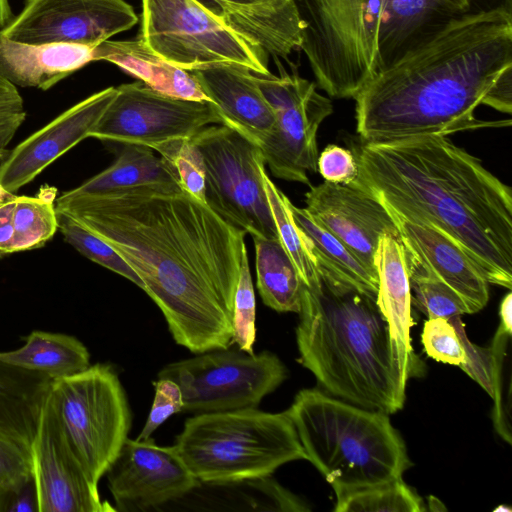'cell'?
Wrapping results in <instances>:
<instances>
[{
    "instance_id": "obj_1",
    "label": "cell",
    "mask_w": 512,
    "mask_h": 512,
    "mask_svg": "<svg viewBox=\"0 0 512 512\" xmlns=\"http://www.w3.org/2000/svg\"><path fill=\"white\" fill-rule=\"evenodd\" d=\"M55 206L131 266L178 345L199 354L234 344L232 317L247 254L245 230L179 185L102 195L66 191Z\"/></svg>"
},
{
    "instance_id": "obj_2",
    "label": "cell",
    "mask_w": 512,
    "mask_h": 512,
    "mask_svg": "<svg viewBox=\"0 0 512 512\" xmlns=\"http://www.w3.org/2000/svg\"><path fill=\"white\" fill-rule=\"evenodd\" d=\"M349 184L387 209L432 225L458 244L489 284L512 288V191L448 137L363 142Z\"/></svg>"
},
{
    "instance_id": "obj_3",
    "label": "cell",
    "mask_w": 512,
    "mask_h": 512,
    "mask_svg": "<svg viewBox=\"0 0 512 512\" xmlns=\"http://www.w3.org/2000/svg\"><path fill=\"white\" fill-rule=\"evenodd\" d=\"M512 64V16L467 15L377 73L354 98L363 142L449 135L510 126L475 116L494 80Z\"/></svg>"
},
{
    "instance_id": "obj_4",
    "label": "cell",
    "mask_w": 512,
    "mask_h": 512,
    "mask_svg": "<svg viewBox=\"0 0 512 512\" xmlns=\"http://www.w3.org/2000/svg\"><path fill=\"white\" fill-rule=\"evenodd\" d=\"M376 299L321 277L316 288L303 284L295 331L298 361L328 394L392 414L402 409L405 391Z\"/></svg>"
},
{
    "instance_id": "obj_5",
    "label": "cell",
    "mask_w": 512,
    "mask_h": 512,
    "mask_svg": "<svg viewBox=\"0 0 512 512\" xmlns=\"http://www.w3.org/2000/svg\"><path fill=\"white\" fill-rule=\"evenodd\" d=\"M287 412L306 460L333 490L396 480L411 466L405 443L385 412L318 388L300 390Z\"/></svg>"
},
{
    "instance_id": "obj_6",
    "label": "cell",
    "mask_w": 512,
    "mask_h": 512,
    "mask_svg": "<svg viewBox=\"0 0 512 512\" xmlns=\"http://www.w3.org/2000/svg\"><path fill=\"white\" fill-rule=\"evenodd\" d=\"M173 447L203 482L268 476L288 462L306 460L287 410L196 414L185 421Z\"/></svg>"
},
{
    "instance_id": "obj_7",
    "label": "cell",
    "mask_w": 512,
    "mask_h": 512,
    "mask_svg": "<svg viewBox=\"0 0 512 512\" xmlns=\"http://www.w3.org/2000/svg\"><path fill=\"white\" fill-rule=\"evenodd\" d=\"M299 48L317 85L330 97L355 98L376 75V35L382 0H293Z\"/></svg>"
},
{
    "instance_id": "obj_8",
    "label": "cell",
    "mask_w": 512,
    "mask_h": 512,
    "mask_svg": "<svg viewBox=\"0 0 512 512\" xmlns=\"http://www.w3.org/2000/svg\"><path fill=\"white\" fill-rule=\"evenodd\" d=\"M46 398L76 458L98 486L131 428V409L116 370L97 363L52 380Z\"/></svg>"
},
{
    "instance_id": "obj_9",
    "label": "cell",
    "mask_w": 512,
    "mask_h": 512,
    "mask_svg": "<svg viewBox=\"0 0 512 512\" xmlns=\"http://www.w3.org/2000/svg\"><path fill=\"white\" fill-rule=\"evenodd\" d=\"M145 44L168 63L187 71L236 64L269 74L267 54L196 0H142Z\"/></svg>"
},
{
    "instance_id": "obj_10",
    "label": "cell",
    "mask_w": 512,
    "mask_h": 512,
    "mask_svg": "<svg viewBox=\"0 0 512 512\" xmlns=\"http://www.w3.org/2000/svg\"><path fill=\"white\" fill-rule=\"evenodd\" d=\"M205 167V203L252 237L278 238L262 181L265 159L250 137L225 124L191 137Z\"/></svg>"
},
{
    "instance_id": "obj_11",
    "label": "cell",
    "mask_w": 512,
    "mask_h": 512,
    "mask_svg": "<svg viewBox=\"0 0 512 512\" xmlns=\"http://www.w3.org/2000/svg\"><path fill=\"white\" fill-rule=\"evenodd\" d=\"M287 375L283 362L270 351L248 354L228 348L171 362L157 377L178 384L182 412L201 414L257 408Z\"/></svg>"
},
{
    "instance_id": "obj_12",
    "label": "cell",
    "mask_w": 512,
    "mask_h": 512,
    "mask_svg": "<svg viewBox=\"0 0 512 512\" xmlns=\"http://www.w3.org/2000/svg\"><path fill=\"white\" fill-rule=\"evenodd\" d=\"M276 59L280 75L253 73L254 80L274 110L272 130L253 140L260 147L273 176L311 186L308 172H317V131L332 114L329 98L316 84L295 70L288 73Z\"/></svg>"
},
{
    "instance_id": "obj_13",
    "label": "cell",
    "mask_w": 512,
    "mask_h": 512,
    "mask_svg": "<svg viewBox=\"0 0 512 512\" xmlns=\"http://www.w3.org/2000/svg\"><path fill=\"white\" fill-rule=\"evenodd\" d=\"M209 124H223L212 102L172 97L137 81L116 87L89 137L152 148L171 139L191 138Z\"/></svg>"
},
{
    "instance_id": "obj_14",
    "label": "cell",
    "mask_w": 512,
    "mask_h": 512,
    "mask_svg": "<svg viewBox=\"0 0 512 512\" xmlns=\"http://www.w3.org/2000/svg\"><path fill=\"white\" fill-rule=\"evenodd\" d=\"M138 17L124 0H26L0 35L27 44L96 47L132 28Z\"/></svg>"
},
{
    "instance_id": "obj_15",
    "label": "cell",
    "mask_w": 512,
    "mask_h": 512,
    "mask_svg": "<svg viewBox=\"0 0 512 512\" xmlns=\"http://www.w3.org/2000/svg\"><path fill=\"white\" fill-rule=\"evenodd\" d=\"M116 511H159L198 480L172 446L127 438L106 472Z\"/></svg>"
},
{
    "instance_id": "obj_16",
    "label": "cell",
    "mask_w": 512,
    "mask_h": 512,
    "mask_svg": "<svg viewBox=\"0 0 512 512\" xmlns=\"http://www.w3.org/2000/svg\"><path fill=\"white\" fill-rule=\"evenodd\" d=\"M30 449L39 512L116 511L101 500L98 486L76 458L47 398Z\"/></svg>"
},
{
    "instance_id": "obj_17",
    "label": "cell",
    "mask_w": 512,
    "mask_h": 512,
    "mask_svg": "<svg viewBox=\"0 0 512 512\" xmlns=\"http://www.w3.org/2000/svg\"><path fill=\"white\" fill-rule=\"evenodd\" d=\"M305 203V209L319 224L375 272L374 255L381 236L399 237L385 206L357 187L324 181L310 186Z\"/></svg>"
},
{
    "instance_id": "obj_18",
    "label": "cell",
    "mask_w": 512,
    "mask_h": 512,
    "mask_svg": "<svg viewBox=\"0 0 512 512\" xmlns=\"http://www.w3.org/2000/svg\"><path fill=\"white\" fill-rule=\"evenodd\" d=\"M115 94L116 87L92 94L9 151L0 164V184L3 188L11 194L16 193L52 162L89 138Z\"/></svg>"
},
{
    "instance_id": "obj_19",
    "label": "cell",
    "mask_w": 512,
    "mask_h": 512,
    "mask_svg": "<svg viewBox=\"0 0 512 512\" xmlns=\"http://www.w3.org/2000/svg\"><path fill=\"white\" fill-rule=\"evenodd\" d=\"M387 210L405 248L408 266L452 288L466 303L470 314L482 310L489 301V283L463 249L432 225Z\"/></svg>"
},
{
    "instance_id": "obj_20",
    "label": "cell",
    "mask_w": 512,
    "mask_h": 512,
    "mask_svg": "<svg viewBox=\"0 0 512 512\" xmlns=\"http://www.w3.org/2000/svg\"><path fill=\"white\" fill-rule=\"evenodd\" d=\"M374 267L378 277L376 302L388 325L393 365L405 391L408 380L422 376L425 367L411 346L413 319L409 266L398 236H381L374 255Z\"/></svg>"
},
{
    "instance_id": "obj_21",
    "label": "cell",
    "mask_w": 512,
    "mask_h": 512,
    "mask_svg": "<svg viewBox=\"0 0 512 512\" xmlns=\"http://www.w3.org/2000/svg\"><path fill=\"white\" fill-rule=\"evenodd\" d=\"M464 16L466 0H382L376 74L426 45Z\"/></svg>"
},
{
    "instance_id": "obj_22",
    "label": "cell",
    "mask_w": 512,
    "mask_h": 512,
    "mask_svg": "<svg viewBox=\"0 0 512 512\" xmlns=\"http://www.w3.org/2000/svg\"><path fill=\"white\" fill-rule=\"evenodd\" d=\"M216 106L222 122L252 140L274 127L276 116L254 80L253 72L236 64H218L190 71Z\"/></svg>"
},
{
    "instance_id": "obj_23",
    "label": "cell",
    "mask_w": 512,
    "mask_h": 512,
    "mask_svg": "<svg viewBox=\"0 0 512 512\" xmlns=\"http://www.w3.org/2000/svg\"><path fill=\"white\" fill-rule=\"evenodd\" d=\"M225 25L274 58H285L301 42L293 0H196Z\"/></svg>"
},
{
    "instance_id": "obj_24",
    "label": "cell",
    "mask_w": 512,
    "mask_h": 512,
    "mask_svg": "<svg viewBox=\"0 0 512 512\" xmlns=\"http://www.w3.org/2000/svg\"><path fill=\"white\" fill-rule=\"evenodd\" d=\"M190 511L306 512L307 504L280 485L272 475L226 481H198L181 497L167 503Z\"/></svg>"
},
{
    "instance_id": "obj_25",
    "label": "cell",
    "mask_w": 512,
    "mask_h": 512,
    "mask_svg": "<svg viewBox=\"0 0 512 512\" xmlns=\"http://www.w3.org/2000/svg\"><path fill=\"white\" fill-rule=\"evenodd\" d=\"M94 47L27 44L0 35V76L15 86L48 90L93 61Z\"/></svg>"
},
{
    "instance_id": "obj_26",
    "label": "cell",
    "mask_w": 512,
    "mask_h": 512,
    "mask_svg": "<svg viewBox=\"0 0 512 512\" xmlns=\"http://www.w3.org/2000/svg\"><path fill=\"white\" fill-rule=\"evenodd\" d=\"M98 60L117 65L160 93L187 100L210 101L190 71L158 56L140 35L131 40L100 43L93 50V61Z\"/></svg>"
},
{
    "instance_id": "obj_27",
    "label": "cell",
    "mask_w": 512,
    "mask_h": 512,
    "mask_svg": "<svg viewBox=\"0 0 512 512\" xmlns=\"http://www.w3.org/2000/svg\"><path fill=\"white\" fill-rule=\"evenodd\" d=\"M320 277L377 297V273L368 268L344 243L319 224L305 208L292 204Z\"/></svg>"
},
{
    "instance_id": "obj_28",
    "label": "cell",
    "mask_w": 512,
    "mask_h": 512,
    "mask_svg": "<svg viewBox=\"0 0 512 512\" xmlns=\"http://www.w3.org/2000/svg\"><path fill=\"white\" fill-rule=\"evenodd\" d=\"M52 379L0 361V431L31 446Z\"/></svg>"
},
{
    "instance_id": "obj_29",
    "label": "cell",
    "mask_w": 512,
    "mask_h": 512,
    "mask_svg": "<svg viewBox=\"0 0 512 512\" xmlns=\"http://www.w3.org/2000/svg\"><path fill=\"white\" fill-rule=\"evenodd\" d=\"M25 344L0 352V361L43 373L52 380L79 373L90 366L86 346L74 336L35 330L23 338Z\"/></svg>"
},
{
    "instance_id": "obj_30",
    "label": "cell",
    "mask_w": 512,
    "mask_h": 512,
    "mask_svg": "<svg viewBox=\"0 0 512 512\" xmlns=\"http://www.w3.org/2000/svg\"><path fill=\"white\" fill-rule=\"evenodd\" d=\"M123 145L112 165L67 192L72 195H102L143 186L178 185L151 148Z\"/></svg>"
},
{
    "instance_id": "obj_31",
    "label": "cell",
    "mask_w": 512,
    "mask_h": 512,
    "mask_svg": "<svg viewBox=\"0 0 512 512\" xmlns=\"http://www.w3.org/2000/svg\"><path fill=\"white\" fill-rule=\"evenodd\" d=\"M252 238L256 284L263 303L277 312L299 313L303 282L279 238Z\"/></svg>"
},
{
    "instance_id": "obj_32",
    "label": "cell",
    "mask_w": 512,
    "mask_h": 512,
    "mask_svg": "<svg viewBox=\"0 0 512 512\" xmlns=\"http://www.w3.org/2000/svg\"><path fill=\"white\" fill-rule=\"evenodd\" d=\"M56 189L43 188L36 196H14L13 252L44 246L58 230Z\"/></svg>"
},
{
    "instance_id": "obj_33",
    "label": "cell",
    "mask_w": 512,
    "mask_h": 512,
    "mask_svg": "<svg viewBox=\"0 0 512 512\" xmlns=\"http://www.w3.org/2000/svg\"><path fill=\"white\" fill-rule=\"evenodd\" d=\"M262 181L282 246L294 263L303 284L308 288L318 287L320 276L307 240L294 220L291 201L270 179L266 170L262 172Z\"/></svg>"
},
{
    "instance_id": "obj_34",
    "label": "cell",
    "mask_w": 512,
    "mask_h": 512,
    "mask_svg": "<svg viewBox=\"0 0 512 512\" xmlns=\"http://www.w3.org/2000/svg\"><path fill=\"white\" fill-rule=\"evenodd\" d=\"M335 512H423L425 506L402 478L353 489L334 490Z\"/></svg>"
},
{
    "instance_id": "obj_35",
    "label": "cell",
    "mask_w": 512,
    "mask_h": 512,
    "mask_svg": "<svg viewBox=\"0 0 512 512\" xmlns=\"http://www.w3.org/2000/svg\"><path fill=\"white\" fill-rule=\"evenodd\" d=\"M492 363V419L496 432L507 443H512L511 429V334L498 328L489 347Z\"/></svg>"
},
{
    "instance_id": "obj_36",
    "label": "cell",
    "mask_w": 512,
    "mask_h": 512,
    "mask_svg": "<svg viewBox=\"0 0 512 512\" xmlns=\"http://www.w3.org/2000/svg\"><path fill=\"white\" fill-rule=\"evenodd\" d=\"M156 150L178 185L205 202V167L200 151L191 138H176L159 143Z\"/></svg>"
},
{
    "instance_id": "obj_37",
    "label": "cell",
    "mask_w": 512,
    "mask_h": 512,
    "mask_svg": "<svg viewBox=\"0 0 512 512\" xmlns=\"http://www.w3.org/2000/svg\"><path fill=\"white\" fill-rule=\"evenodd\" d=\"M58 229L64 240L89 260L109 269L144 289L131 266L105 241L71 218L58 214Z\"/></svg>"
},
{
    "instance_id": "obj_38",
    "label": "cell",
    "mask_w": 512,
    "mask_h": 512,
    "mask_svg": "<svg viewBox=\"0 0 512 512\" xmlns=\"http://www.w3.org/2000/svg\"><path fill=\"white\" fill-rule=\"evenodd\" d=\"M411 304L427 318L470 314L463 299L438 278L409 267Z\"/></svg>"
},
{
    "instance_id": "obj_39",
    "label": "cell",
    "mask_w": 512,
    "mask_h": 512,
    "mask_svg": "<svg viewBox=\"0 0 512 512\" xmlns=\"http://www.w3.org/2000/svg\"><path fill=\"white\" fill-rule=\"evenodd\" d=\"M466 336L460 316L428 318L423 324L421 342L430 358L461 367L467 360Z\"/></svg>"
},
{
    "instance_id": "obj_40",
    "label": "cell",
    "mask_w": 512,
    "mask_h": 512,
    "mask_svg": "<svg viewBox=\"0 0 512 512\" xmlns=\"http://www.w3.org/2000/svg\"><path fill=\"white\" fill-rule=\"evenodd\" d=\"M32 477L30 446L0 431V512L8 497Z\"/></svg>"
},
{
    "instance_id": "obj_41",
    "label": "cell",
    "mask_w": 512,
    "mask_h": 512,
    "mask_svg": "<svg viewBox=\"0 0 512 512\" xmlns=\"http://www.w3.org/2000/svg\"><path fill=\"white\" fill-rule=\"evenodd\" d=\"M256 301L252 283L248 255L243 258L240 277L237 284L232 328L233 343H236L239 350L248 354H254V343L256 339Z\"/></svg>"
},
{
    "instance_id": "obj_42",
    "label": "cell",
    "mask_w": 512,
    "mask_h": 512,
    "mask_svg": "<svg viewBox=\"0 0 512 512\" xmlns=\"http://www.w3.org/2000/svg\"><path fill=\"white\" fill-rule=\"evenodd\" d=\"M155 394L146 423L136 440H146L170 416L182 412L183 397L176 382L167 378H158L154 382Z\"/></svg>"
},
{
    "instance_id": "obj_43",
    "label": "cell",
    "mask_w": 512,
    "mask_h": 512,
    "mask_svg": "<svg viewBox=\"0 0 512 512\" xmlns=\"http://www.w3.org/2000/svg\"><path fill=\"white\" fill-rule=\"evenodd\" d=\"M26 118L24 101L15 85L0 76V164L9 143Z\"/></svg>"
},
{
    "instance_id": "obj_44",
    "label": "cell",
    "mask_w": 512,
    "mask_h": 512,
    "mask_svg": "<svg viewBox=\"0 0 512 512\" xmlns=\"http://www.w3.org/2000/svg\"><path fill=\"white\" fill-rule=\"evenodd\" d=\"M317 172L327 182L349 185L357 176L358 165L350 149L331 144L318 155Z\"/></svg>"
},
{
    "instance_id": "obj_45",
    "label": "cell",
    "mask_w": 512,
    "mask_h": 512,
    "mask_svg": "<svg viewBox=\"0 0 512 512\" xmlns=\"http://www.w3.org/2000/svg\"><path fill=\"white\" fill-rule=\"evenodd\" d=\"M467 360L460 368L492 396V363L490 348H483L464 339Z\"/></svg>"
},
{
    "instance_id": "obj_46",
    "label": "cell",
    "mask_w": 512,
    "mask_h": 512,
    "mask_svg": "<svg viewBox=\"0 0 512 512\" xmlns=\"http://www.w3.org/2000/svg\"><path fill=\"white\" fill-rule=\"evenodd\" d=\"M484 105L502 113L512 112V64L503 69L489 89Z\"/></svg>"
},
{
    "instance_id": "obj_47",
    "label": "cell",
    "mask_w": 512,
    "mask_h": 512,
    "mask_svg": "<svg viewBox=\"0 0 512 512\" xmlns=\"http://www.w3.org/2000/svg\"><path fill=\"white\" fill-rule=\"evenodd\" d=\"M3 512H39L34 476L20 490L8 497Z\"/></svg>"
},
{
    "instance_id": "obj_48",
    "label": "cell",
    "mask_w": 512,
    "mask_h": 512,
    "mask_svg": "<svg viewBox=\"0 0 512 512\" xmlns=\"http://www.w3.org/2000/svg\"><path fill=\"white\" fill-rule=\"evenodd\" d=\"M14 196L0 202V257L13 252V208Z\"/></svg>"
},
{
    "instance_id": "obj_49",
    "label": "cell",
    "mask_w": 512,
    "mask_h": 512,
    "mask_svg": "<svg viewBox=\"0 0 512 512\" xmlns=\"http://www.w3.org/2000/svg\"><path fill=\"white\" fill-rule=\"evenodd\" d=\"M467 15L504 13L512 16V0H466Z\"/></svg>"
},
{
    "instance_id": "obj_50",
    "label": "cell",
    "mask_w": 512,
    "mask_h": 512,
    "mask_svg": "<svg viewBox=\"0 0 512 512\" xmlns=\"http://www.w3.org/2000/svg\"><path fill=\"white\" fill-rule=\"evenodd\" d=\"M500 325L499 328L512 334V293L508 292L500 303L499 308Z\"/></svg>"
},
{
    "instance_id": "obj_51",
    "label": "cell",
    "mask_w": 512,
    "mask_h": 512,
    "mask_svg": "<svg viewBox=\"0 0 512 512\" xmlns=\"http://www.w3.org/2000/svg\"><path fill=\"white\" fill-rule=\"evenodd\" d=\"M14 18L9 0H0V31Z\"/></svg>"
},
{
    "instance_id": "obj_52",
    "label": "cell",
    "mask_w": 512,
    "mask_h": 512,
    "mask_svg": "<svg viewBox=\"0 0 512 512\" xmlns=\"http://www.w3.org/2000/svg\"><path fill=\"white\" fill-rule=\"evenodd\" d=\"M14 194L9 193L7 190L3 188V186L0 184V202L6 200L7 198L11 197Z\"/></svg>"
}]
</instances>
